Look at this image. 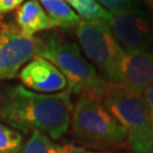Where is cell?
I'll return each mask as SVG.
<instances>
[{
  "instance_id": "obj_1",
  "label": "cell",
  "mask_w": 153,
  "mask_h": 153,
  "mask_svg": "<svg viewBox=\"0 0 153 153\" xmlns=\"http://www.w3.org/2000/svg\"><path fill=\"white\" fill-rule=\"evenodd\" d=\"M73 107L67 90L42 94L21 84L0 88V123L21 133L39 131L59 140L71 126Z\"/></svg>"
},
{
  "instance_id": "obj_2",
  "label": "cell",
  "mask_w": 153,
  "mask_h": 153,
  "mask_svg": "<svg viewBox=\"0 0 153 153\" xmlns=\"http://www.w3.org/2000/svg\"><path fill=\"white\" fill-rule=\"evenodd\" d=\"M39 57L55 65L67 81V91L102 98L110 84L83 55L79 45L57 32L40 35Z\"/></svg>"
},
{
  "instance_id": "obj_3",
  "label": "cell",
  "mask_w": 153,
  "mask_h": 153,
  "mask_svg": "<svg viewBox=\"0 0 153 153\" xmlns=\"http://www.w3.org/2000/svg\"><path fill=\"white\" fill-rule=\"evenodd\" d=\"M73 135L85 146L108 151L127 144L124 128L105 108L102 99L81 94L73 107L71 118Z\"/></svg>"
},
{
  "instance_id": "obj_4",
  "label": "cell",
  "mask_w": 153,
  "mask_h": 153,
  "mask_svg": "<svg viewBox=\"0 0 153 153\" xmlns=\"http://www.w3.org/2000/svg\"><path fill=\"white\" fill-rule=\"evenodd\" d=\"M102 102L111 112L127 136L133 153L153 152V121L142 98L118 84H110Z\"/></svg>"
},
{
  "instance_id": "obj_5",
  "label": "cell",
  "mask_w": 153,
  "mask_h": 153,
  "mask_svg": "<svg viewBox=\"0 0 153 153\" xmlns=\"http://www.w3.org/2000/svg\"><path fill=\"white\" fill-rule=\"evenodd\" d=\"M78 45L90 64L111 84H119L120 65L125 51L108 24L82 19L76 27Z\"/></svg>"
},
{
  "instance_id": "obj_6",
  "label": "cell",
  "mask_w": 153,
  "mask_h": 153,
  "mask_svg": "<svg viewBox=\"0 0 153 153\" xmlns=\"http://www.w3.org/2000/svg\"><path fill=\"white\" fill-rule=\"evenodd\" d=\"M39 36H28L14 24L0 27V81L16 77L27 62L38 57Z\"/></svg>"
},
{
  "instance_id": "obj_7",
  "label": "cell",
  "mask_w": 153,
  "mask_h": 153,
  "mask_svg": "<svg viewBox=\"0 0 153 153\" xmlns=\"http://www.w3.org/2000/svg\"><path fill=\"white\" fill-rule=\"evenodd\" d=\"M109 27L125 52L153 47V16L138 7L111 14Z\"/></svg>"
},
{
  "instance_id": "obj_8",
  "label": "cell",
  "mask_w": 153,
  "mask_h": 153,
  "mask_svg": "<svg viewBox=\"0 0 153 153\" xmlns=\"http://www.w3.org/2000/svg\"><path fill=\"white\" fill-rule=\"evenodd\" d=\"M18 77L24 88L36 93L53 94L67 88V81L61 71L39 56L23 67Z\"/></svg>"
},
{
  "instance_id": "obj_9",
  "label": "cell",
  "mask_w": 153,
  "mask_h": 153,
  "mask_svg": "<svg viewBox=\"0 0 153 153\" xmlns=\"http://www.w3.org/2000/svg\"><path fill=\"white\" fill-rule=\"evenodd\" d=\"M151 83H153V51L125 52L121 60L118 85L142 98Z\"/></svg>"
},
{
  "instance_id": "obj_10",
  "label": "cell",
  "mask_w": 153,
  "mask_h": 153,
  "mask_svg": "<svg viewBox=\"0 0 153 153\" xmlns=\"http://www.w3.org/2000/svg\"><path fill=\"white\" fill-rule=\"evenodd\" d=\"M17 27L28 36L38 33L52 31L59 27L58 24L45 13L39 0H26L16 9L15 14Z\"/></svg>"
},
{
  "instance_id": "obj_11",
  "label": "cell",
  "mask_w": 153,
  "mask_h": 153,
  "mask_svg": "<svg viewBox=\"0 0 153 153\" xmlns=\"http://www.w3.org/2000/svg\"><path fill=\"white\" fill-rule=\"evenodd\" d=\"M39 2L58 26L64 30L76 27L82 21L65 0H39Z\"/></svg>"
},
{
  "instance_id": "obj_12",
  "label": "cell",
  "mask_w": 153,
  "mask_h": 153,
  "mask_svg": "<svg viewBox=\"0 0 153 153\" xmlns=\"http://www.w3.org/2000/svg\"><path fill=\"white\" fill-rule=\"evenodd\" d=\"M73 10L84 21L100 22L109 25L111 14L97 2V0H65Z\"/></svg>"
},
{
  "instance_id": "obj_13",
  "label": "cell",
  "mask_w": 153,
  "mask_h": 153,
  "mask_svg": "<svg viewBox=\"0 0 153 153\" xmlns=\"http://www.w3.org/2000/svg\"><path fill=\"white\" fill-rule=\"evenodd\" d=\"M57 150L58 144H55L49 136L39 131H33L23 145L21 153H57Z\"/></svg>"
},
{
  "instance_id": "obj_14",
  "label": "cell",
  "mask_w": 153,
  "mask_h": 153,
  "mask_svg": "<svg viewBox=\"0 0 153 153\" xmlns=\"http://www.w3.org/2000/svg\"><path fill=\"white\" fill-rule=\"evenodd\" d=\"M22 149V133L0 123V152L21 153Z\"/></svg>"
},
{
  "instance_id": "obj_15",
  "label": "cell",
  "mask_w": 153,
  "mask_h": 153,
  "mask_svg": "<svg viewBox=\"0 0 153 153\" xmlns=\"http://www.w3.org/2000/svg\"><path fill=\"white\" fill-rule=\"evenodd\" d=\"M138 0H97L99 5L104 8L110 14H116L118 11L126 10L129 8L137 7Z\"/></svg>"
},
{
  "instance_id": "obj_16",
  "label": "cell",
  "mask_w": 153,
  "mask_h": 153,
  "mask_svg": "<svg viewBox=\"0 0 153 153\" xmlns=\"http://www.w3.org/2000/svg\"><path fill=\"white\" fill-rule=\"evenodd\" d=\"M57 153H110L109 151H94L91 149L83 148L74 144H64L58 145Z\"/></svg>"
},
{
  "instance_id": "obj_17",
  "label": "cell",
  "mask_w": 153,
  "mask_h": 153,
  "mask_svg": "<svg viewBox=\"0 0 153 153\" xmlns=\"http://www.w3.org/2000/svg\"><path fill=\"white\" fill-rule=\"evenodd\" d=\"M24 1L25 0H0V22L8 13L21 7Z\"/></svg>"
},
{
  "instance_id": "obj_18",
  "label": "cell",
  "mask_w": 153,
  "mask_h": 153,
  "mask_svg": "<svg viewBox=\"0 0 153 153\" xmlns=\"http://www.w3.org/2000/svg\"><path fill=\"white\" fill-rule=\"evenodd\" d=\"M142 99L144 103L146 104V108H148L151 119L153 121V83H151L148 86V88L145 90V92L143 93Z\"/></svg>"
},
{
  "instance_id": "obj_19",
  "label": "cell",
  "mask_w": 153,
  "mask_h": 153,
  "mask_svg": "<svg viewBox=\"0 0 153 153\" xmlns=\"http://www.w3.org/2000/svg\"><path fill=\"white\" fill-rule=\"evenodd\" d=\"M144 2L146 4L148 8L151 10V13H152V15H153V0H144Z\"/></svg>"
},
{
  "instance_id": "obj_20",
  "label": "cell",
  "mask_w": 153,
  "mask_h": 153,
  "mask_svg": "<svg viewBox=\"0 0 153 153\" xmlns=\"http://www.w3.org/2000/svg\"><path fill=\"white\" fill-rule=\"evenodd\" d=\"M0 153H11V152H0Z\"/></svg>"
},
{
  "instance_id": "obj_21",
  "label": "cell",
  "mask_w": 153,
  "mask_h": 153,
  "mask_svg": "<svg viewBox=\"0 0 153 153\" xmlns=\"http://www.w3.org/2000/svg\"><path fill=\"white\" fill-rule=\"evenodd\" d=\"M121 153H128V152H121Z\"/></svg>"
},
{
  "instance_id": "obj_22",
  "label": "cell",
  "mask_w": 153,
  "mask_h": 153,
  "mask_svg": "<svg viewBox=\"0 0 153 153\" xmlns=\"http://www.w3.org/2000/svg\"><path fill=\"white\" fill-rule=\"evenodd\" d=\"M0 27H1V23H0Z\"/></svg>"
}]
</instances>
